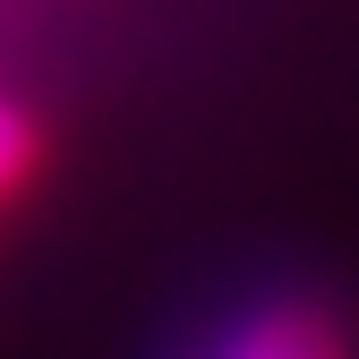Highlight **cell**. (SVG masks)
Returning <instances> with one entry per match:
<instances>
[{"instance_id": "7a4b0ae2", "label": "cell", "mask_w": 359, "mask_h": 359, "mask_svg": "<svg viewBox=\"0 0 359 359\" xmlns=\"http://www.w3.org/2000/svg\"><path fill=\"white\" fill-rule=\"evenodd\" d=\"M34 154H43V137H34V120L0 95V205H9L18 189H26V171H34Z\"/></svg>"}, {"instance_id": "6da1fadb", "label": "cell", "mask_w": 359, "mask_h": 359, "mask_svg": "<svg viewBox=\"0 0 359 359\" xmlns=\"http://www.w3.org/2000/svg\"><path fill=\"white\" fill-rule=\"evenodd\" d=\"M205 359H359V351H351V334H342V317L325 299L265 291V299H248L240 317L214 334Z\"/></svg>"}]
</instances>
